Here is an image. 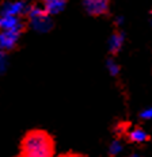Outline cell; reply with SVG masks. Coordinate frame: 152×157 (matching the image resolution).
I'll list each match as a JSON object with an SVG mask.
<instances>
[{"label":"cell","instance_id":"5","mask_svg":"<svg viewBox=\"0 0 152 157\" xmlns=\"http://www.w3.org/2000/svg\"><path fill=\"white\" fill-rule=\"evenodd\" d=\"M84 10L90 15H105L109 11V3L105 0H86L83 3Z\"/></svg>","mask_w":152,"mask_h":157},{"label":"cell","instance_id":"1","mask_svg":"<svg viewBox=\"0 0 152 157\" xmlns=\"http://www.w3.org/2000/svg\"><path fill=\"white\" fill-rule=\"evenodd\" d=\"M22 157H53L54 142L42 130L29 132L22 140Z\"/></svg>","mask_w":152,"mask_h":157},{"label":"cell","instance_id":"2","mask_svg":"<svg viewBox=\"0 0 152 157\" xmlns=\"http://www.w3.org/2000/svg\"><path fill=\"white\" fill-rule=\"evenodd\" d=\"M26 15L30 19L31 27L38 33H46L48 30H50L53 23H52L50 16L45 12L44 7L39 6H29Z\"/></svg>","mask_w":152,"mask_h":157},{"label":"cell","instance_id":"16","mask_svg":"<svg viewBox=\"0 0 152 157\" xmlns=\"http://www.w3.org/2000/svg\"><path fill=\"white\" fill-rule=\"evenodd\" d=\"M60 157H75V156H60Z\"/></svg>","mask_w":152,"mask_h":157},{"label":"cell","instance_id":"11","mask_svg":"<svg viewBox=\"0 0 152 157\" xmlns=\"http://www.w3.org/2000/svg\"><path fill=\"white\" fill-rule=\"evenodd\" d=\"M106 67H107L109 73H110L111 76H117V75L120 73V67H118V64L115 63L114 60H111V58L106 61Z\"/></svg>","mask_w":152,"mask_h":157},{"label":"cell","instance_id":"8","mask_svg":"<svg viewBox=\"0 0 152 157\" xmlns=\"http://www.w3.org/2000/svg\"><path fill=\"white\" fill-rule=\"evenodd\" d=\"M122 45H124V34L122 33H114L109 39V50L114 54L117 52H120Z\"/></svg>","mask_w":152,"mask_h":157},{"label":"cell","instance_id":"10","mask_svg":"<svg viewBox=\"0 0 152 157\" xmlns=\"http://www.w3.org/2000/svg\"><path fill=\"white\" fill-rule=\"evenodd\" d=\"M121 152H122V144L118 140H114L109 146V153H110V156H117Z\"/></svg>","mask_w":152,"mask_h":157},{"label":"cell","instance_id":"13","mask_svg":"<svg viewBox=\"0 0 152 157\" xmlns=\"http://www.w3.org/2000/svg\"><path fill=\"white\" fill-rule=\"evenodd\" d=\"M140 118L141 119H145V121H150L152 119V107H148V109L143 110L140 113Z\"/></svg>","mask_w":152,"mask_h":157},{"label":"cell","instance_id":"15","mask_svg":"<svg viewBox=\"0 0 152 157\" xmlns=\"http://www.w3.org/2000/svg\"><path fill=\"white\" fill-rule=\"evenodd\" d=\"M128 157H140L138 155H136V153H134V155H130V156H128Z\"/></svg>","mask_w":152,"mask_h":157},{"label":"cell","instance_id":"6","mask_svg":"<svg viewBox=\"0 0 152 157\" xmlns=\"http://www.w3.org/2000/svg\"><path fill=\"white\" fill-rule=\"evenodd\" d=\"M27 4L23 2H15V3H4L0 7V15H10V16H18L21 14H26L27 11Z\"/></svg>","mask_w":152,"mask_h":157},{"label":"cell","instance_id":"7","mask_svg":"<svg viewBox=\"0 0 152 157\" xmlns=\"http://www.w3.org/2000/svg\"><path fill=\"white\" fill-rule=\"evenodd\" d=\"M65 2H61V0H49V2H45L44 3V10L45 12L48 14L49 16L50 15H56V14H60L62 10L65 8Z\"/></svg>","mask_w":152,"mask_h":157},{"label":"cell","instance_id":"12","mask_svg":"<svg viewBox=\"0 0 152 157\" xmlns=\"http://www.w3.org/2000/svg\"><path fill=\"white\" fill-rule=\"evenodd\" d=\"M7 68V56L4 52H0V75L6 71Z\"/></svg>","mask_w":152,"mask_h":157},{"label":"cell","instance_id":"14","mask_svg":"<svg viewBox=\"0 0 152 157\" xmlns=\"http://www.w3.org/2000/svg\"><path fill=\"white\" fill-rule=\"evenodd\" d=\"M122 22H124V18H122V16H118V18H117V23H118V25H121Z\"/></svg>","mask_w":152,"mask_h":157},{"label":"cell","instance_id":"3","mask_svg":"<svg viewBox=\"0 0 152 157\" xmlns=\"http://www.w3.org/2000/svg\"><path fill=\"white\" fill-rule=\"evenodd\" d=\"M21 33L19 31H0V52H8L15 48Z\"/></svg>","mask_w":152,"mask_h":157},{"label":"cell","instance_id":"17","mask_svg":"<svg viewBox=\"0 0 152 157\" xmlns=\"http://www.w3.org/2000/svg\"><path fill=\"white\" fill-rule=\"evenodd\" d=\"M151 14H152V12H151Z\"/></svg>","mask_w":152,"mask_h":157},{"label":"cell","instance_id":"9","mask_svg":"<svg viewBox=\"0 0 152 157\" xmlns=\"http://www.w3.org/2000/svg\"><path fill=\"white\" fill-rule=\"evenodd\" d=\"M129 140L132 142H137V144H141V142H145L148 140V134L145 130H143L141 127H136V129H132L129 134H128Z\"/></svg>","mask_w":152,"mask_h":157},{"label":"cell","instance_id":"4","mask_svg":"<svg viewBox=\"0 0 152 157\" xmlns=\"http://www.w3.org/2000/svg\"><path fill=\"white\" fill-rule=\"evenodd\" d=\"M23 23L18 16L0 15V31H19L22 33Z\"/></svg>","mask_w":152,"mask_h":157}]
</instances>
